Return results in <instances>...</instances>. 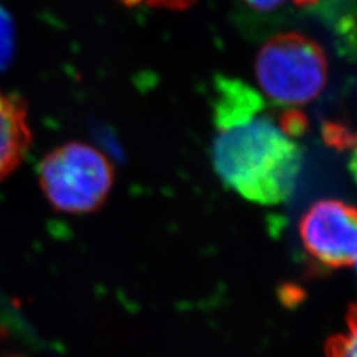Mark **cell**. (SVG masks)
Here are the masks:
<instances>
[{"instance_id":"6da1fadb","label":"cell","mask_w":357,"mask_h":357,"mask_svg":"<svg viewBox=\"0 0 357 357\" xmlns=\"http://www.w3.org/2000/svg\"><path fill=\"white\" fill-rule=\"evenodd\" d=\"M213 165L231 191L261 206L282 204L294 194L303 151L283 128L264 96L241 79L215 84Z\"/></svg>"},{"instance_id":"8992f818","label":"cell","mask_w":357,"mask_h":357,"mask_svg":"<svg viewBox=\"0 0 357 357\" xmlns=\"http://www.w3.org/2000/svg\"><path fill=\"white\" fill-rule=\"evenodd\" d=\"M349 331L332 335L325 342L326 357H356V308L351 305L347 312Z\"/></svg>"},{"instance_id":"9c48e42d","label":"cell","mask_w":357,"mask_h":357,"mask_svg":"<svg viewBox=\"0 0 357 357\" xmlns=\"http://www.w3.org/2000/svg\"><path fill=\"white\" fill-rule=\"evenodd\" d=\"M295 2H296L298 5H301V6H304V5L317 3V2H320V0H295Z\"/></svg>"},{"instance_id":"5b68a950","label":"cell","mask_w":357,"mask_h":357,"mask_svg":"<svg viewBox=\"0 0 357 357\" xmlns=\"http://www.w3.org/2000/svg\"><path fill=\"white\" fill-rule=\"evenodd\" d=\"M31 144L24 100L0 91V182L15 172Z\"/></svg>"},{"instance_id":"52a82bcc","label":"cell","mask_w":357,"mask_h":357,"mask_svg":"<svg viewBox=\"0 0 357 357\" xmlns=\"http://www.w3.org/2000/svg\"><path fill=\"white\" fill-rule=\"evenodd\" d=\"M250 8L261 10V13H271V10L280 8L287 0H244Z\"/></svg>"},{"instance_id":"3957f363","label":"cell","mask_w":357,"mask_h":357,"mask_svg":"<svg viewBox=\"0 0 357 357\" xmlns=\"http://www.w3.org/2000/svg\"><path fill=\"white\" fill-rule=\"evenodd\" d=\"M256 79L273 103L296 109L314 100L328 79V60L320 45L301 33H282L258 52Z\"/></svg>"},{"instance_id":"277c9868","label":"cell","mask_w":357,"mask_h":357,"mask_svg":"<svg viewBox=\"0 0 357 357\" xmlns=\"http://www.w3.org/2000/svg\"><path fill=\"white\" fill-rule=\"evenodd\" d=\"M299 237L312 259L329 268H354L356 208L341 199H320L299 219Z\"/></svg>"},{"instance_id":"7a4b0ae2","label":"cell","mask_w":357,"mask_h":357,"mask_svg":"<svg viewBox=\"0 0 357 357\" xmlns=\"http://www.w3.org/2000/svg\"><path fill=\"white\" fill-rule=\"evenodd\" d=\"M39 185L61 213L85 215L102 207L115 181L114 165L103 152L70 142L51 151L39 165Z\"/></svg>"},{"instance_id":"30bf717a","label":"cell","mask_w":357,"mask_h":357,"mask_svg":"<svg viewBox=\"0 0 357 357\" xmlns=\"http://www.w3.org/2000/svg\"><path fill=\"white\" fill-rule=\"evenodd\" d=\"M3 357H24V356H18V354H8V356H3Z\"/></svg>"},{"instance_id":"ba28073f","label":"cell","mask_w":357,"mask_h":357,"mask_svg":"<svg viewBox=\"0 0 357 357\" xmlns=\"http://www.w3.org/2000/svg\"><path fill=\"white\" fill-rule=\"evenodd\" d=\"M128 3H137V2H148L153 6H167V8H185L191 5L192 0H124Z\"/></svg>"}]
</instances>
